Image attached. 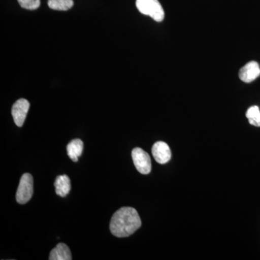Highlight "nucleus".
<instances>
[{"instance_id":"obj_1","label":"nucleus","mask_w":260,"mask_h":260,"mask_svg":"<svg viewBox=\"0 0 260 260\" xmlns=\"http://www.w3.org/2000/svg\"><path fill=\"white\" fill-rule=\"evenodd\" d=\"M141 225V219L138 211L131 207H124L113 215L110 230L116 237H127L138 231Z\"/></svg>"},{"instance_id":"obj_2","label":"nucleus","mask_w":260,"mask_h":260,"mask_svg":"<svg viewBox=\"0 0 260 260\" xmlns=\"http://www.w3.org/2000/svg\"><path fill=\"white\" fill-rule=\"evenodd\" d=\"M136 7L142 14L151 17L156 22H161L165 16L158 0H136Z\"/></svg>"},{"instance_id":"obj_3","label":"nucleus","mask_w":260,"mask_h":260,"mask_svg":"<svg viewBox=\"0 0 260 260\" xmlns=\"http://www.w3.org/2000/svg\"><path fill=\"white\" fill-rule=\"evenodd\" d=\"M34 193V179L31 174H24L20 179L16 193L17 202L20 205L28 203Z\"/></svg>"},{"instance_id":"obj_4","label":"nucleus","mask_w":260,"mask_h":260,"mask_svg":"<svg viewBox=\"0 0 260 260\" xmlns=\"http://www.w3.org/2000/svg\"><path fill=\"white\" fill-rule=\"evenodd\" d=\"M132 157L137 170L142 174H150L151 171V160L150 155L145 150L140 148H135L132 151Z\"/></svg>"},{"instance_id":"obj_5","label":"nucleus","mask_w":260,"mask_h":260,"mask_svg":"<svg viewBox=\"0 0 260 260\" xmlns=\"http://www.w3.org/2000/svg\"><path fill=\"white\" fill-rule=\"evenodd\" d=\"M29 108H30V103L26 99H19L13 104L12 108V115L17 126L20 127L23 125Z\"/></svg>"},{"instance_id":"obj_6","label":"nucleus","mask_w":260,"mask_h":260,"mask_svg":"<svg viewBox=\"0 0 260 260\" xmlns=\"http://www.w3.org/2000/svg\"><path fill=\"white\" fill-rule=\"evenodd\" d=\"M260 75L259 65L256 61H251L244 65L239 73V78L244 83H251Z\"/></svg>"},{"instance_id":"obj_7","label":"nucleus","mask_w":260,"mask_h":260,"mask_svg":"<svg viewBox=\"0 0 260 260\" xmlns=\"http://www.w3.org/2000/svg\"><path fill=\"white\" fill-rule=\"evenodd\" d=\"M152 153L158 164H165L172 158V152L169 145L164 142H156L152 148Z\"/></svg>"},{"instance_id":"obj_8","label":"nucleus","mask_w":260,"mask_h":260,"mask_svg":"<svg viewBox=\"0 0 260 260\" xmlns=\"http://www.w3.org/2000/svg\"><path fill=\"white\" fill-rule=\"evenodd\" d=\"M49 259L50 260H71L73 258H72L71 251H70L69 247L63 243H59L54 249L51 250Z\"/></svg>"},{"instance_id":"obj_9","label":"nucleus","mask_w":260,"mask_h":260,"mask_svg":"<svg viewBox=\"0 0 260 260\" xmlns=\"http://www.w3.org/2000/svg\"><path fill=\"white\" fill-rule=\"evenodd\" d=\"M54 186H55L56 194L61 198H64L69 194L71 189L70 178L67 175L58 176L54 181Z\"/></svg>"},{"instance_id":"obj_10","label":"nucleus","mask_w":260,"mask_h":260,"mask_svg":"<svg viewBox=\"0 0 260 260\" xmlns=\"http://www.w3.org/2000/svg\"><path fill=\"white\" fill-rule=\"evenodd\" d=\"M83 143L80 139L72 140L67 146V152H68V156L74 162L78 161V158L83 153Z\"/></svg>"},{"instance_id":"obj_11","label":"nucleus","mask_w":260,"mask_h":260,"mask_svg":"<svg viewBox=\"0 0 260 260\" xmlns=\"http://www.w3.org/2000/svg\"><path fill=\"white\" fill-rule=\"evenodd\" d=\"M74 5L73 0H48L49 8L59 11H67Z\"/></svg>"},{"instance_id":"obj_12","label":"nucleus","mask_w":260,"mask_h":260,"mask_svg":"<svg viewBox=\"0 0 260 260\" xmlns=\"http://www.w3.org/2000/svg\"><path fill=\"white\" fill-rule=\"evenodd\" d=\"M246 116L253 126H260V111L256 106L251 107L246 112Z\"/></svg>"},{"instance_id":"obj_13","label":"nucleus","mask_w":260,"mask_h":260,"mask_svg":"<svg viewBox=\"0 0 260 260\" xmlns=\"http://www.w3.org/2000/svg\"><path fill=\"white\" fill-rule=\"evenodd\" d=\"M19 5L24 9L35 10L40 7L41 0H18Z\"/></svg>"}]
</instances>
